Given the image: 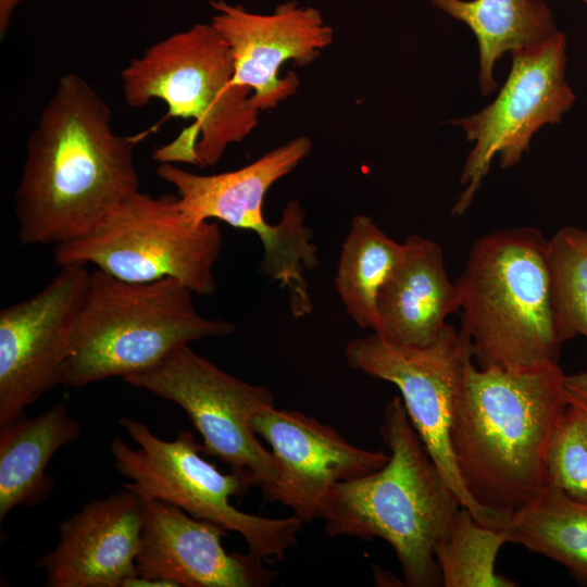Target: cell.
I'll use <instances>...</instances> for the list:
<instances>
[{
    "label": "cell",
    "instance_id": "e0dca14e",
    "mask_svg": "<svg viewBox=\"0 0 587 587\" xmlns=\"http://www.w3.org/2000/svg\"><path fill=\"white\" fill-rule=\"evenodd\" d=\"M142 498L124 488L86 503L59 526L55 547L40 557L48 587H122L136 575Z\"/></svg>",
    "mask_w": 587,
    "mask_h": 587
},
{
    "label": "cell",
    "instance_id": "cb8c5ba5",
    "mask_svg": "<svg viewBox=\"0 0 587 587\" xmlns=\"http://www.w3.org/2000/svg\"><path fill=\"white\" fill-rule=\"evenodd\" d=\"M548 259L560 338L563 344L577 336L587 339V230H557L548 241Z\"/></svg>",
    "mask_w": 587,
    "mask_h": 587
},
{
    "label": "cell",
    "instance_id": "9a60e30c",
    "mask_svg": "<svg viewBox=\"0 0 587 587\" xmlns=\"http://www.w3.org/2000/svg\"><path fill=\"white\" fill-rule=\"evenodd\" d=\"M211 25L228 43L234 60V84L250 88V100L260 112L275 108L299 86L295 73L284 78L285 62L308 65L334 40V29L321 12L295 0L272 13L247 11L241 4L210 0Z\"/></svg>",
    "mask_w": 587,
    "mask_h": 587
},
{
    "label": "cell",
    "instance_id": "52a82bcc",
    "mask_svg": "<svg viewBox=\"0 0 587 587\" xmlns=\"http://www.w3.org/2000/svg\"><path fill=\"white\" fill-rule=\"evenodd\" d=\"M120 425L137 445L133 448L117 437L110 445L116 471L128 479L124 488L237 533L249 552L264 562L283 560L297 545L303 522L295 514L271 519L235 508L230 498L243 496L248 485L234 473L224 474L208 462L191 433L180 430L175 439L165 440L140 421L121 417Z\"/></svg>",
    "mask_w": 587,
    "mask_h": 587
},
{
    "label": "cell",
    "instance_id": "484cf974",
    "mask_svg": "<svg viewBox=\"0 0 587 587\" xmlns=\"http://www.w3.org/2000/svg\"><path fill=\"white\" fill-rule=\"evenodd\" d=\"M564 383L570 396L587 408V371L565 375Z\"/></svg>",
    "mask_w": 587,
    "mask_h": 587
},
{
    "label": "cell",
    "instance_id": "8fae6325",
    "mask_svg": "<svg viewBox=\"0 0 587 587\" xmlns=\"http://www.w3.org/2000/svg\"><path fill=\"white\" fill-rule=\"evenodd\" d=\"M123 380L180 407L201 435L202 454L228 465L249 488L263 489L274 479L271 451L251 427L254 415L275 405L266 386L226 373L189 345Z\"/></svg>",
    "mask_w": 587,
    "mask_h": 587
},
{
    "label": "cell",
    "instance_id": "7402d4cb",
    "mask_svg": "<svg viewBox=\"0 0 587 587\" xmlns=\"http://www.w3.org/2000/svg\"><path fill=\"white\" fill-rule=\"evenodd\" d=\"M509 542L542 554L587 583V503L548 485L504 528Z\"/></svg>",
    "mask_w": 587,
    "mask_h": 587
},
{
    "label": "cell",
    "instance_id": "d6986e66",
    "mask_svg": "<svg viewBox=\"0 0 587 587\" xmlns=\"http://www.w3.org/2000/svg\"><path fill=\"white\" fill-rule=\"evenodd\" d=\"M82 424L73 417L65 401L42 414L20 415L0 428V520L17 507L41 504L55 486L47 473L52 457L76 440Z\"/></svg>",
    "mask_w": 587,
    "mask_h": 587
},
{
    "label": "cell",
    "instance_id": "d4e9b609",
    "mask_svg": "<svg viewBox=\"0 0 587 587\" xmlns=\"http://www.w3.org/2000/svg\"><path fill=\"white\" fill-rule=\"evenodd\" d=\"M547 477L548 485L587 503V441L571 402L548 450Z\"/></svg>",
    "mask_w": 587,
    "mask_h": 587
},
{
    "label": "cell",
    "instance_id": "ffe728a7",
    "mask_svg": "<svg viewBox=\"0 0 587 587\" xmlns=\"http://www.w3.org/2000/svg\"><path fill=\"white\" fill-rule=\"evenodd\" d=\"M464 23L478 43V86L483 96L498 89L497 61L509 52L538 47L559 30L542 0H427Z\"/></svg>",
    "mask_w": 587,
    "mask_h": 587
},
{
    "label": "cell",
    "instance_id": "44dd1931",
    "mask_svg": "<svg viewBox=\"0 0 587 587\" xmlns=\"http://www.w3.org/2000/svg\"><path fill=\"white\" fill-rule=\"evenodd\" d=\"M403 242L390 238L370 216L352 217L342 242L335 285L349 316L377 332V297L403 255Z\"/></svg>",
    "mask_w": 587,
    "mask_h": 587
},
{
    "label": "cell",
    "instance_id": "5bb4252c",
    "mask_svg": "<svg viewBox=\"0 0 587 587\" xmlns=\"http://www.w3.org/2000/svg\"><path fill=\"white\" fill-rule=\"evenodd\" d=\"M251 427L270 446L275 467L274 479L261 489L264 501L280 502L307 524L322 517L335 485L374 473L390 459L295 410L267 408L252 417Z\"/></svg>",
    "mask_w": 587,
    "mask_h": 587
},
{
    "label": "cell",
    "instance_id": "5b68a950",
    "mask_svg": "<svg viewBox=\"0 0 587 587\" xmlns=\"http://www.w3.org/2000/svg\"><path fill=\"white\" fill-rule=\"evenodd\" d=\"M121 78L129 107L161 100L167 105L166 117L193 120L152 152L159 164L213 166L258 126L252 91L234 84L230 48L211 23H197L153 43L129 62Z\"/></svg>",
    "mask_w": 587,
    "mask_h": 587
},
{
    "label": "cell",
    "instance_id": "2e32d148",
    "mask_svg": "<svg viewBox=\"0 0 587 587\" xmlns=\"http://www.w3.org/2000/svg\"><path fill=\"white\" fill-rule=\"evenodd\" d=\"M142 501L136 575L173 587H266L276 579L260 557L226 552L220 525L161 500Z\"/></svg>",
    "mask_w": 587,
    "mask_h": 587
},
{
    "label": "cell",
    "instance_id": "6da1fadb",
    "mask_svg": "<svg viewBox=\"0 0 587 587\" xmlns=\"http://www.w3.org/2000/svg\"><path fill=\"white\" fill-rule=\"evenodd\" d=\"M137 138L117 135L107 102L83 77L62 75L26 142L15 191L22 245H60L88 234L139 190Z\"/></svg>",
    "mask_w": 587,
    "mask_h": 587
},
{
    "label": "cell",
    "instance_id": "ba28073f",
    "mask_svg": "<svg viewBox=\"0 0 587 587\" xmlns=\"http://www.w3.org/2000/svg\"><path fill=\"white\" fill-rule=\"evenodd\" d=\"M223 246L220 226L188 223L177 195L139 190L113 207L85 236L55 246L60 265H93L126 282L174 278L199 296L215 292L213 267Z\"/></svg>",
    "mask_w": 587,
    "mask_h": 587
},
{
    "label": "cell",
    "instance_id": "83f0119b",
    "mask_svg": "<svg viewBox=\"0 0 587 587\" xmlns=\"http://www.w3.org/2000/svg\"><path fill=\"white\" fill-rule=\"evenodd\" d=\"M569 397H570V402L575 410L583 434L587 441V408H585L582 403H579L577 400L572 398L570 394H569Z\"/></svg>",
    "mask_w": 587,
    "mask_h": 587
},
{
    "label": "cell",
    "instance_id": "277c9868",
    "mask_svg": "<svg viewBox=\"0 0 587 587\" xmlns=\"http://www.w3.org/2000/svg\"><path fill=\"white\" fill-rule=\"evenodd\" d=\"M548 241L533 227L495 229L471 246L455 280L461 330L479 369L559 362Z\"/></svg>",
    "mask_w": 587,
    "mask_h": 587
},
{
    "label": "cell",
    "instance_id": "8992f818",
    "mask_svg": "<svg viewBox=\"0 0 587 587\" xmlns=\"http://www.w3.org/2000/svg\"><path fill=\"white\" fill-rule=\"evenodd\" d=\"M192 295L174 278L126 282L93 268L61 384L123 378L155 366L180 346L235 330L228 322L201 316Z\"/></svg>",
    "mask_w": 587,
    "mask_h": 587
},
{
    "label": "cell",
    "instance_id": "f1b7e54d",
    "mask_svg": "<svg viewBox=\"0 0 587 587\" xmlns=\"http://www.w3.org/2000/svg\"><path fill=\"white\" fill-rule=\"evenodd\" d=\"M577 1L582 2V3L585 4L586 8H587V0H577Z\"/></svg>",
    "mask_w": 587,
    "mask_h": 587
},
{
    "label": "cell",
    "instance_id": "7a4b0ae2",
    "mask_svg": "<svg viewBox=\"0 0 587 587\" xmlns=\"http://www.w3.org/2000/svg\"><path fill=\"white\" fill-rule=\"evenodd\" d=\"M559 364L469 367L450 446L472 500L505 528L548 486L547 455L570 404Z\"/></svg>",
    "mask_w": 587,
    "mask_h": 587
},
{
    "label": "cell",
    "instance_id": "4fadbf2b",
    "mask_svg": "<svg viewBox=\"0 0 587 587\" xmlns=\"http://www.w3.org/2000/svg\"><path fill=\"white\" fill-rule=\"evenodd\" d=\"M60 267L39 292L0 311V428L61 384L91 271Z\"/></svg>",
    "mask_w": 587,
    "mask_h": 587
},
{
    "label": "cell",
    "instance_id": "ac0fdd59",
    "mask_svg": "<svg viewBox=\"0 0 587 587\" xmlns=\"http://www.w3.org/2000/svg\"><path fill=\"white\" fill-rule=\"evenodd\" d=\"M377 297L376 334L405 347L423 348L437 338L446 319L460 311V292L447 274L442 248L413 234ZM374 333V332H373Z\"/></svg>",
    "mask_w": 587,
    "mask_h": 587
},
{
    "label": "cell",
    "instance_id": "3957f363",
    "mask_svg": "<svg viewBox=\"0 0 587 587\" xmlns=\"http://www.w3.org/2000/svg\"><path fill=\"white\" fill-rule=\"evenodd\" d=\"M390 459L380 470L333 487L322 517L328 536L380 538L394 549L410 587L442 586L435 558L461 509L414 429L403 401L394 397L379 427Z\"/></svg>",
    "mask_w": 587,
    "mask_h": 587
},
{
    "label": "cell",
    "instance_id": "603a6c76",
    "mask_svg": "<svg viewBox=\"0 0 587 587\" xmlns=\"http://www.w3.org/2000/svg\"><path fill=\"white\" fill-rule=\"evenodd\" d=\"M509 542L504 529L478 524L461 507L448 534L435 548L445 587H515L519 584L495 571L501 547Z\"/></svg>",
    "mask_w": 587,
    "mask_h": 587
},
{
    "label": "cell",
    "instance_id": "7c38bea8",
    "mask_svg": "<svg viewBox=\"0 0 587 587\" xmlns=\"http://www.w3.org/2000/svg\"><path fill=\"white\" fill-rule=\"evenodd\" d=\"M511 55L510 72L495 100L475 114L448 122L474 142L460 177L464 190L452 208L454 215L469 210L496 155L502 168L520 163L535 133L561 123L575 103L565 76L564 33L559 30L545 43Z\"/></svg>",
    "mask_w": 587,
    "mask_h": 587
},
{
    "label": "cell",
    "instance_id": "4316f807",
    "mask_svg": "<svg viewBox=\"0 0 587 587\" xmlns=\"http://www.w3.org/2000/svg\"><path fill=\"white\" fill-rule=\"evenodd\" d=\"M23 0H0V37L3 39L7 35L11 17Z\"/></svg>",
    "mask_w": 587,
    "mask_h": 587
},
{
    "label": "cell",
    "instance_id": "30bf717a",
    "mask_svg": "<svg viewBox=\"0 0 587 587\" xmlns=\"http://www.w3.org/2000/svg\"><path fill=\"white\" fill-rule=\"evenodd\" d=\"M345 359L350 369L398 387L414 429L461 505L478 524L503 529L464 489L450 446L453 415L474 360L467 335L446 324L434 342L413 348L372 333L350 340Z\"/></svg>",
    "mask_w": 587,
    "mask_h": 587
},
{
    "label": "cell",
    "instance_id": "9c48e42d",
    "mask_svg": "<svg viewBox=\"0 0 587 587\" xmlns=\"http://www.w3.org/2000/svg\"><path fill=\"white\" fill-rule=\"evenodd\" d=\"M311 149V139L298 136L235 171L200 175L174 163H160L157 174L176 189L179 210L188 223L199 225L215 218L253 232L263 247L262 271L297 297L309 288L305 272L319 264L313 230L305 226L298 200L288 202L275 225L265 221L262 207L271 186Z\"/></svg>",
    "mask_w": 587,
    "mask_h": 587
}]
</instances>
